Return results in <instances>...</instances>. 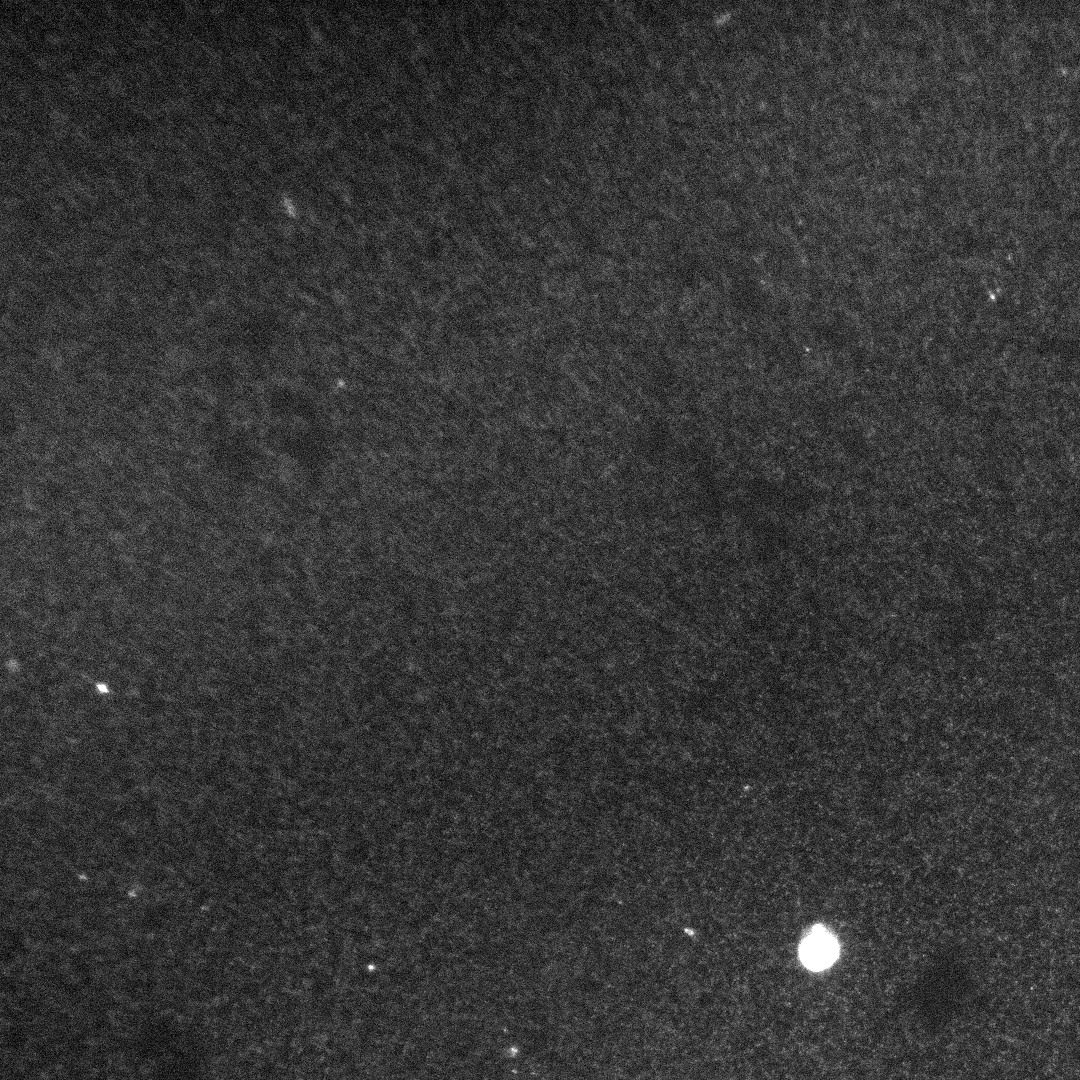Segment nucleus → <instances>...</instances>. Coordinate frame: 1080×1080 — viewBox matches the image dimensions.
I'll list each match as a JSON object with an SVG mask.
<instances>
[{"mask_svg": "<svg viewBox=\"0 0 1080 1080\" xmlns=\"http://www.w3.org/2000/svg\"><path fill=\"white\" fill-rule=\"evenodd\" d=\"M238 373L228 360H219L208 368V379L211 384L222 390L231 389L237 381Z\"/></svg>", "mask_w": 1080, "mask_h": 1080, "instance_id": "3", "label": "nucleus"}, {"mask_svg": "<svg viewBox=\"0 0 1080 1080\" xmlns=\"http://www.w3.org/2000/svg\"><path fill=\"white\" fill-rule=\"evenodd\" d=\"M838 942L824 927H815L800 946V957L809 969L822 970L829 967L838 956Z\"/></svg>", "mask_w": 1080, "mask_h": 1080, "instance_id": "2", "label": "nucleus"}, {"mask_svg": "<svg viewBox=\"0 0 1080 1080\" xmlns=\"http://www.w3.org/2000/svg\"><path fill=\"white\" fill-rule=\"evenodd\" d=\"M280 328V319L276 314L270 311L256 312L241 325V345L250 355L264 357L275 346Z\"/></svg>", "mask_w": 1080, "mask_h": 1080, "instance_id": "1", "label": "nucleus"}, {"mask_svg": "<svg viewBox=\"0 0 1080 1080\" xmlns=\"http://www.w3.org/2000/svg\"><path fill=\"white\" fill-rule=\"evenodd\" d=\"M1043 453L1048 460L1054 461L1060 456L1058 447L1051 442L1043 445Z\"/></svg>", "mask_w": 1080, "mask_h": 1080, "instance_id": "5", "label": "nucleus"}, {"mask_svg": "<svg viewBox=\"0 0 1080 1080\" xmlns=\"http://www.w3.org/2000/svg\"><path fill=\"white\" fill-rule=\"evenodd\" d=\"M297 401L296 393L291 388L284 385L273 386L268 392L269 406L277 413H284L292 410L295 408Z\"/></svg>", "mask_w": 1080, "mask_h": 1080, "instance_id": "4", "label": "nucleus"}]
</instances>
